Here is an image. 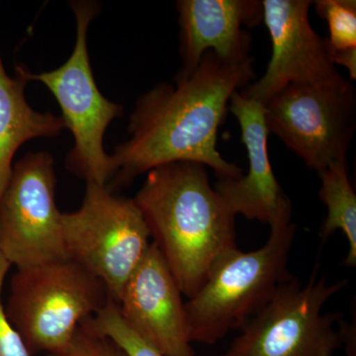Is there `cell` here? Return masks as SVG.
Listing matches in <instances>:
<instances>
[{
	"label": "cell",
	"instance_id": "obj_1",
	"mask_svg": "<svg viewBox=\"0 0 356 356\" xmlns=\"http://www.w3.org/2000/svg\"><path fill=\"white\" fill-rule=\"evenodd\" d=\"M254 58L231 63L214 51L204 54L191 76L161 83L140 96L129 119L130 139L111 156L115 186L159 166L191 161L211 168L219 179H236L243 168L229 163L217 149L218 132L229 99L255 79Z\"/></svg>",
	"mask_w": 356,
	"mask_h": 356
},
{
	"label": "cell",
	"instance_id": "obj_2",
	"mask_svg": "<svg viewBox=\"0 0 356 356\" xmlns=\"http://www.w3.org/2000/svg\"><path fill=\"white\" fill-rule=\"evenodd\" d=\"M134 201L187 299L211 267L236 247V215L210 184L205 165L178 161L146 173Z\"/></svg>",
	"mask_w": 356,
	"mask_h": 356
},
{
	"label": "cell",
	"instance_id": "obj_3",
	"mask_svg": "<svg viewBox=\"0 0 356 356\" xmlns=\"http://www.w3.org/2000/svg\"><path fill=\"white\" fill-rule=\"evenodd\" d=\"M292 205L270 225L267 242L257 250L225 252L211 267L198 291L185 302L192 343L212 346L242 330L292 277L289 254L296 236Z\"/></svg>",
	"mask_w": 356,
	"mask_h": 356
},
{
	"label": "cell",
	"instance_id": "obj_4",
	"mask_svg": "<svg viewBox=\"0 0 356 356\" xmlns=\"http://www.w3.org/2000/svg\"><path fill=\"white\" fill-rule=\"evenodd\" d=\"M110 300L102 281L67 259L16 268L6 309L33 356L60 350Z\"/></svg>",
	"mask_w": 356,
	"mask_h": 356
},
{
	"label": "cell",
	"instance_id": "obj_5",
	"mask_svg": "<svg viewBox=\"0 0 356 356\" xmlns=\"http://www.w3.org/2000/svg\"><path fill=\"white\" fill-rule=\"evenodd\" d=\"M76 18V44L64 65L50 72L33 74L29 81H38L55 96L62 111L65 129L72 133L74 145L65 158L69 172L86 184L107 185L114 175L113 161L105 152L104 137L110 124L123 116L125 109L105 97L95 79L88 51V32L99 13L96 2H70Z\"/></svg>",
	"mask_w": 356,
	"mask_h": 356
},
{
	"label": "cell",
	"instance_id": "obj_6",
	"mask_svg": "<svg viewBox=\"0 0 356 356\" xmlns=\"http://www.w3.org/2000/svg\"><path fill=\"white\" fill-rule=\"evenodd\" d=\"M62 222L67 257L102 281L116 302L152 243L134 199L89 182L81 207L63 213Z\"/></svg>",
	"mask_w": 356,
	"mask_h": 356
},
{
	"label": "cell",
	"instance_id": "obj_7",
	"mask_svg": "<svg viewBox=\"0 0 356 356\" xmlns=\"http://www.w3.org/2000/svg\"><path fill=\"white\" fill-rule=\"evenodd\" d=\"M348 280L329 284L317 280V269L306 285L291 277L250 318L228 350L215 356H332L343 346L337 331L339 313H323L325 304Z\"/></svg>",
	"mask_w": 356,
	"mask_h": 356
},
{
	"label": "cell",
	"instance_id": "obj_8",
	"mask_svg": "<svg viewBox=\"0 0 356 356\" xmlns=\"http://www.w3.org/2000/svg\"><path fill=\"white\" fill-rule=\"evenodd\" d=\"M264 120L287 147L320 172L346 161L356 130V88L291 84L264 103Z\"/></svg>",
	"mask_w": 356,
	"mask_h": 356
},
{
	"label": "cell",
	"instance_id": "obj_9",
	"mask_svg": "<svg viewBox=\"0 0 356 356\" xmlns=\"http://www.w3.org/2000/svg\"><path fill=\"white\" fill-rule=\"evenodd\" d=\"M56 185L50 153L29 152L14 163L0 199V254L16 268L69 259Z\"/></svg>",
	"mask_w": 356,
	"mask_h": 356
},
{
	"label": "cell",
	"instance_id": "obj_10",
	"mask_svg": "<svg viewBox=\"0 0 356 356\" xmlns=\"http://www.w3.org/2000/svg\"><path fill=\"white\" fill-rule=\"evenodd\" d=\"M264 22L270 35L271 58L264 76L241 90L264 104L291 84L339 86L348 79L332 63L327 41L312 27L311 0H264Z\"/></svg>",
	"mask_w": 356,
	"mask_h": 356
},
{
	"label": "cell",
	"instance_id": "obj_11",
	"mask_svg": "<svg viewBox=\"0 0 356 356\" xmlns=\"http://www.w3.org/2000/svg\"><path fill=\"white\" fill-rule=\"evenodd\" d=\"M172 271L153 243L116 303L132 331L166 356H196L185 302Z\"/></svg>",
	"mask_w": 356,
	"mask_h": 356
},
{
	"label": "cell",
	"instance_id": "obj_12",
	"mask_svg": "<svg viewBox=\"0 0 356 356\" xmlns=\"http://www.w3.org/2000/svg\"><path fill=\"white\" fill-rule=\"evenodd\" d=\"M177 8L184 63L177 76H191L208 51L231 63L250 58L252 36L245 28H254L264 21L261 1L179 0Z\"/></svg>",
	"mask_w": 356,
	"mask_h": 356
},
{
	"label": "cell",
	"instance_id": "obj_13",
	"mask_svg": "<svg viewBox=\"0 0 356 356\" xmlns=\"http://www.w3.org/2000/svg\"><path fill=\"white\" fill-rule=\"evenodd\" d=\"M229 111L240 124L248 170L236 179H218L215 191L236 216L242 215L270 226L291 202L278 184L269 161L264 105L238 90L229 99Z\"/></svg>",
	"mask_w": 356,
	"mask_h": 356
},
{
	"label": "cell",
	"instance_id": "obj_14",
	"mask_svg": "<svg viewBox=\"0 0 356 356\" xmlns=\"http://www.w3.org/2000/svg\"><path fill=\"white\" fill-rule=\"evenodd\" d=\"M26 67L18 65L13 76L7 74L0 54V199L14 165V156L31 140L56 138L65 129L62 117L37 111L26 98Z\"/></svg>",
	"mask_w": 356,
	"mask_h": 356
},
{
	"label": "cell",
	"instance_id": "obj_15",
	"mask_svg": "<svg viewBox=\"0 0 356 356\" xmlns=\"http://www.w3.org/2000/svg\"><path fill=\"white\" fill-rule=\"evenodd\" d=\"M318 197L327 207V217L320 229V236L329 240L337 231L348 238V252L344 266H356V194L348 177L346 161H337L321 170Z\"/></svg>",
	"mask_w": 356,
	"mask_h": 356
},
{
	"label": "cell",
	"instance_id": "obj_16",
	"mask_svg": "<svg viewBox=\"0 0 356 356\" xmlns=\"http://www.w3.org/2000/svg\"><path fill=\"white\" fill-rule=\"evenodd\" d=\"M81 325L109 337L120 346L127 356H166L130 329L122 318L114 300H110L102 310L88 318Z\"/></svg>",
	"mask_w": 356,
	"mask_h": 356
},
{
	"label": "cell",
	"instance_id": "obj_17",
	"mask_svg": "<svg viewBox=\"0 0 356 356\" xmlns=\"http://www.w3.org/2000/svg\"><path fill=\"white\" fill-rule=\"evenodd\" d=\"M316 13L327 21L330 38L327 41L331 58L337 54L356 51L355 0H318Z\"/></svg>",
	"mask_w": 356,
	"mask_h": 356
},
{
	"label": "cell",
	"instance_id": "obj_18",
	"mask_svg": "<svg viewBox=\"0 0 356 356\" xmlns=\"http://www.w3.org/2000/svg\"><path fill=\"white\" fill-rule=\"evenodd\" d=\"M47 356H127L118 344L81 325L72 339L60 350Z\"/></svg>",
	"mask_w": 356,
	"mask_h": 356
},
{
	"label": "cell",
	"instance_id": "obj_19",
	"mask_svg": "<svg viewBox=\"0 0 356 356\" xmlns=\"http://www.w3.org/2000/svg\"><path fill=\"white\" fill-rule=\"evenodd\" d=\"M11 267L10 262L0 254V356H32L20 334L11 324L6 305L2 302L4 282Z\"/></svg>",
	"mask_w": 356,
	"mask_h": 356
},
{
	"label": "cell",
	"instance_id": "obj_20",
	"mask_svg": "<svg viewBox=\"0 0 356 356\" xmlns=\"http://www.w3.org/2000/svg\"><path fill=\"white\" fill-rule=\"evenodd\" d=\"M343 344L346 348V356H355V325L341 322L339 327Z\"/></svg>",
	"mask_w": 356,
	"mask_h": 356
}]
</instances>
